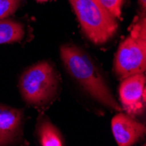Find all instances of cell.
Wrapping results in <instances>:
<instances>
[{
  "mask_svg": "<svg viewBox=\"0 0 146 146\" xmlns=\"http://www.w3.org/2000/svg\"><path fill=\"white\" fill-rule=\"evenodd\" d=\"M37 2H38V3H44V2H46V1H48V0H36Z\"/></svg>",
  "mask_w": 146,
  "mask_h": 146,
  "instance_id": "13",
  "label": "cell"
},
{
  "mask_svg": "<svg viewBox=\"0 0 146 146\" xmlns=\"http://www.w3.org/2000/svg\"><path fill=\"white\" fill-rule=\"evenodd\" d=\"M19 91L29 105L44 106L54 100L60 87L59 74L48 61H39L25 69L19 78Z\"/></svg>",
  "mask_w": 146,
  "mask_h": 146,
  "instance_id": "3",
  "label": "cell"
},
{
  "mask_svg": "<svg viewBox=\"0 0 146 146\" xmlns=\"http://www.w3.org/2000/svg\"><path fill=\"white\" fill-rule=\"evenodd\" d=\"M84 34L96 45L107 43L117 32L118 25L100 0H68Z\"/></svg>",
  "mask_w": 146,
  "mask_h": 146,
  "instance_id": "4",
  "label": "cell"
},
{
  "mask_svg": "<svg viewBox=\"0 0 146 146\" xmlns=\"http://www.w3.org/2000/svg\"><path fill=\"white\" fill-rule=\"evenodd\" d=\"M60 57L68 73L93 98L110 110H121L98 68L85 51L73 44H65L60 47Z\"/></svg>",
  "mask_w": 146,
  "mask_h": 146,
  "instance_id": "1",
  "label": "cell"
},
{
  "mask_svg": "<svg viewBox=\"0 0 146 146\" xmlns=\"http://www.w3.org/2000/svg\"><path fill=\"white\" fill-rule=\"evenodd\" d=\"M24 36L25 27L22 23L7 18L0 19V44L19 42Z\"/></svg>",
  "mask_w": 146,
  "mask_h": 146,
  "instance_id": "8",
  "label": "cell"
},
{
  "mask_svg": "<svg viewBox=\"0 0 146 146\" xmlns=\"http://www.w3.org/2000/svg\"><path fill=\"white\" fill-rule=\"evenodd\" d=\"M119 96L129 115H141L145 106V75L137 74L123 79L119 87Z\"/></svg>",
  "mask_w": 146,
  "mask_h": 146,
  "instance_id": "5",
  "label": "cell"
},
{
  "mask_svg": "<svg viewBox=\"0 0 146 146\" xmlns=\"http://www.w3.org/2000/svg\"><path fill=\"white\" fill-rule=\"evenodd\" d=\"M138 5L141 7V11H145V9H146V0H138Z\"/></svg>",
  "mask_w": 146,
  "mask_h": 146,
  "instance_id": "12",
  "label": "cell"
},
{
  "mask_svg": "<svg viewBox=\"0 0 146 146\" xmlns=\"http://www.w3.org/2000/svg\"><path fill=\"white\" fill-rule=\"evenodd\" d=\"M23 123L22 110L0 104V145L14 143L22 134Z\"/></svg>",
  "mask_w": 146,
  "mask_h": 146,
  "instance_id": "7",
  "label": "cell"
},
{
  "mask_svg": "<svg viewBox=\"0 0 146 146\" xmlns=\"http://www.w3.org/2000/svg\"><path fill=\"white\" fill-rule=\"evenodd\" d=\"M39 143L42 146H61L64 140L58 129L47 120H42L38 127Z\"/></svg>",
  "mask_w": 146,
  "mask_h": 146,
  "instance_id": "9",
  "label": "cell"
},
{
  "mask_svg": "<svg viewBox=\"0 0 146 146\" xmlns=\"http://www.w3.org/2000/svg\"><path fill=\"white\" fill-rule=\"evenodd\" d=\"M24 0H0V19L13 14L23 4Z\"/></svg>",
  "mask_w": 146,
  "mask_h": 146,
  "instance_id": "10",
  "label": "cell"
},
{
  "mask_svg": "<svg viewBox=\"0 0 146 146\" xmlns=\"http://www.w3.org/2000/svg\"><path fill=\"white\" fill-rule=\"evenodd\" d=\"M146 68V19L141 11L131 26L130 33L119 45L114 60V72L118 79L143 74Z\"/></svg>",
  "mask_w": 146,
  "mask_h": 146,
  "instance_id": "2",
  "label": "cell"
},
{
  "mask_svg": "<svg viewBox=\"0 0 146 146\" xmlns=\"http://www.w3.org/2000/svg\"><path fill=\"white\" fill-rule=\"evenodd\" d=\"M111 128L114 137L120 146L133 145L145 134V126L143 123L123 113H119L113 117Z\"/></svg>",
  "mask_w": 146,
  "mask_h": 146,
  "instance_id": "6",
  "label": "cell"
},
{
  "mask_svg": "<svg viewBox=\"0 0 146 146\" xmlns=\"http://www.w3.org/2000/svg\"><path fill=\"white\" fill-rule=\"evenodd\" d=\"M100 1L115 19H121L122 8L125 0H100Z\"/></svg>",
  "mask_w": 146,
  "mask_h": 146,
  "instance_id": "11",
  "label": "cell"
}]
</instances>
